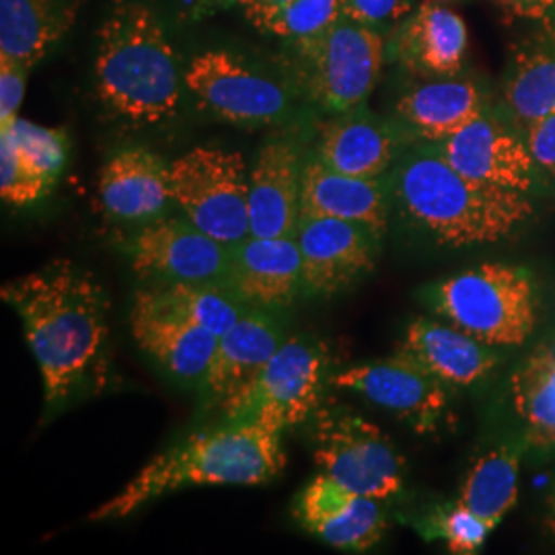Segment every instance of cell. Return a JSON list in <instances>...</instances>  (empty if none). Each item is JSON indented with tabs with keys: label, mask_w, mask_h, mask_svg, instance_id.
Listing matches in <instances>:
<instances>
[{
	"label": "cell",
	"mask_w": 555,
	"mask_h": 555,
	"mask_svg": "<svg viewBox=\"0 0 555 555\" xmlns=\"http://www.w3.org/2000/svg\"><path fill=\"white\" fill-rule=\"evenodd\" d=\"M2 300L17 313L43 383V422L109 385V297L70 259L7 282Z\"/></svg>",
	"instance_id": "cell-1"
},
{
	"label": "cell",
	"mask_w": 555,
	"mask_h": 555,
	"mask_svg": "<svg viewBox=\"0 0 555 555\" xmlns=\"http://www.w3.org/2000/svg\"><path fill=\"white\" fill-rule=\"evenodd\" d=\"M387 190L401 219L444 247L498 243L535 212L529 194L463 176L430 142L397 157Z\"/></svg>",
	"instance_id": "cell-2"
},
{
	"label": "cell",
	"mask_w": 555,
	"mask_h": 555,
	"mask_svg": "<svg viewBox=\"0 0 555 555\" xmlns=\"http://www.w3.org/2000/svg\"><path fill=\"white\" fill-rule=\"evenodd\" d=\"M282 430L261 420H219L153 456L119 494L95 508L91 522L134 515L159 498L188 488L263 486L286 463Z\"/></svg>",
	"instance_id": "cell-3"
},
{
	"label": "cell",
	"mask_w": 555,
	"mask_h": 555,
	"mask_svg": "<svg viewBox=\"0 0 555 555\" xmlns=\"http://www.w3.org/2000/svg\"><path fill=\"white\" fill-rule=\"evenodd\" d=\"M98 38L95 89L101 103L134 126L176 118L185 80L157 13L142 0H114Z\"/></svg>",
	"instance_id": "cell-4"
},
{
	"label": "cell",
	"mask_w": 555,
	"mask_h": 555,
	"mask_svg": "<svg viewBox=\"0 0 555 555\" xmlns=\"http://www.w3.org/2000/svg\"><path fill=\"white\" fill-rule=\"evenodd\" d=\"M424 302L492 348L522 346L535 330V284L527 270L511 263L486 261L435 282L424 291Z\"/></svg>",
	"instance_id": "cell-5"
},
{
	"label": "cell",
	"mask_w": 555,
	"mask_h": 555,
	"mask_svg": "<svg viewBox=\"0 0 555 555\" xmlns=\"http://www.w3.org/2000/svg\"><path fill=\"white\" fill-rule=\"evenodd\" d=\"M293 48L295 87L327 114L364 105L385 62V40L378 29L348 17L315 38L295 41Z\"/></svg>",
	"instance_id": "cell-6"
},
{
	"label": "cell",
	"mask_w": 555,
	"mask_h": 555,
	"mask_svg": "<svg viewBox=\"0 0 555 555\" xmlns=\"http://www.w3.org/2000/svg\"><path fill=\"white\" fill-rule=\"evenodd\" d=\"M319 472L362 496L401 492L405 461L377 424L337 403H321L307 422Z\"/></svg>",
	"instance_id": "cell-7"
},
{
	"label": "cell",
	"mask_w": 555,
	"mask_h": 555,
	"mask_svg": "<svg viewBox=\"0 0 555 555\" xmlns=\"http://www.w3.org/2000/svg\"><path fill=\"white\" fill-rule=\"evenodd\" d=\"M249 171L237 151L196 146L169 163L171 198L183 217L233 247L251 235Z\"/></svg>",
	"instance_id": "cell-8"
},
{
	"label": "cell",
	"mask_w": 555,
	"mask_h": 555,
	"mask_svg": "<svg viewBox=\"0 0 555 555\" xmlns=\"http://www.w3.org/2000/svg\"><path fill=\"white\" fill-rule=\"evenodd\" d=\"M332 377L330 348L318 337L288 334L258 380L222 417L261 420L286 433L318 412Z\"/></svg>",
	"instance_id": "cell-9"
},
{
	"label": "cell",
	"mask_w": 555,
	"mask_h": 555,
	"mask_svg": "<svg viewBox=\"0 0 555 555\" xmlns=\"http://www.w3.org/2000/svg\"><path fill=\"white\" fill-rule=\"evenodd\" d=\"M183 80L208 114L235 126H274L293 112V95L280 80L227 50L194 56Z\"/></svg>",
	"instance_id": "cell-10"
},
{
	"label": "cell",
	"mask_w": 555,
	"mask_h": 555,
	"mask_svg": "<svg viewBox=\"0 0 555 555\" xmlns=\"http://www.w3.org/2000/svg\"><path fill=\"white\" fill-rule=\"evenodd\" d=\"M124 251L134 274L149 284H227L231 247L204 233L188 217L140 224Z\"/></svg>",
	"instance_id": "cell-11"
},
{
	"label": "cell",
	"mask_w": 555,
	"mask_h": 555,
	"mask_svg": "<svg viewBox=\"0 0 555 555\" xmlns=\"http://www.w3.org/2000/svg\"><path fill=\"white\" fill-rule=\"evenodd\" d=\"M307 298H332L350 291L377 266V237L350 220L300 215L297 231Z\"/></svg>",
	"instance_id": "cell-12"
},
{
	"label": "cell",
	"mask_w": 555,
	"mask_h": 555,
	"mask_svg": "<svg viewBox=\"0 0 555 555\" xmlns=\"http://www.w3.org/2000/svg\"><path fill=\"white\" fill-rule=\"evenodd\" d=\"M332 385L391 412L420 435L437 430L449 405L447 385L399 350L396 357L364 362L336 373Z\"/></svg>",
	"instance_id": "cell-13"
},
{
	"label": "cell",
	"mask_w": 555,
	"mask_h": 555,
	"mask_svg": "<svg viewBox=\"0 0 555 555\" xmlns=\"http://www.w3.org/2000/svg\"><path fill=\"white\" fill-rule=\"evenodd\" d=\"M435 146L467 178L525 194H531L535 188L539 165L527 140L508 116H500L488 107Z\"/></svg>",
	"instance_id": "cell-14"
},
{
	"label": "cell",
	"mask_w": 555,
	"mask_h": 555,
	"mask_svg": "<svg viewBox=\"0 0 555 555\" xmlns=\"http://www.w3.org/2000/svg\"><path fill=\"white\" fill-rule=\"evenodd\" d=\"M282 313L249 307L237 323L219 337L208 375L199 385V399L206 412L224 416L238 397L256 380L270 358L288 337Z\"/></svg>",
	"instance_id": "cell-15"
},
{
	"label": "cell",
	"mask_w": 555,
	"mask_h": 555,
	"mask_svg": "<svg viewBox=\"0 0 555 555\" xmlns=\"http://www.w3.org/2000/svg\"><path fill=\"white\" fill-rule=\"evenodd\" d=\"M130 330L140 350L167 377L183 387L199 389L212 364L219 337L160 305L146 288L134 295Z\"/></svg>",
	"instance_id": "cell-16"
},
{
	"label": "cell",
	"mask_w": 555,
	"mask_h": 555,
	"mask_svg": "<svg viewBox=\"0 0 555 555\" xmlns=\"http://www.w3.org/2000/svg\"><path fill=\"white\" fill-rule=\"evenodd\" d=\"M293 516L305 533L341 552H366L387 531L380 500L357 494L321 472L298 492Z\"/></svg>",
	"instance_id": "cell-17"
},
{
	"label": "cell",
	"mask_w": 555,
	"mask_h": 555,
	"mask_svg": "<svg viewBox=\"0 0 555 555\" xmlns=\"http://www.w3.org/2000/svg\"><path fill=\"white\" fill-rule=\"evenodd\" d=\"M227 286L249 307L286 313L305 298L297 238L249 237L231 247Z\"/></svg>",
	"instance_id": "cell-18"
},
{
	"label": "cell",
	"mask_w": 555,
	"mask_h": 555,
	"mask_svg": "<svg viewBox=\"0 0 555 555\" xmlns=\"http://www.w3.org/2000/svg\"><path fill=\"white\" fill-rule=\"evenodd\" d=\"M307 155L297 140L270 139L249 171V229L254 237L295 235Z\"/></svg>",
	"instance_id": "cell-19"
},
{
	"label": "cell",
	"mask_w": 555,
	"mask_h": 555,
	"mask_svg": "<svg viewBox=\"0 0 555 555\" xmlns=\"http://www.w3.org/2000/svg\"><path fill=\"white\" fill-rule=\"evenodd\" d=\"M98 194L101 210L116 222L144 224L160 219L173 204L169 163L144 146L124 149L103 165Z\"/></svg>",
	"instance_id": "cell-20"
},
{
	"label": "cell",
	"mask_w": 555,
	"mask_h": 555,
	"mask_svg": "<svg viewBox=\"0 0 555 555\" xmlns=\"http://www.w3.org/2000/svg\"><path fill=\"white\" fill-rule=\"evenodd\" d=\"M397 151L396 128L369 112L366 105H358L319 126L313 155L339 173L380 179L393 169Z\"/></svg>",
	"instance_id": "cell-21"
},
{
	"label": "cell",
	"mask_w": 555,
	"mask_h": 555,
	"mask_svg": "<svg viewBox=\"0 0 555 555\" xmlns=\"http://www.w3.org/2000/svg\"><path fill=\"white\" fill-rule=\"evenodd\" d=\"M463 17L438 0H426L399 23L393 52L403 68L426 79L456 77L467 56Z\"/></svg>",
	"instance_id": "cell-22"
},
{
	"label": "cell",
	"mask_w": 555,
	"mask_h": 555,
	"mask_svg": "<svg viewBox=\"0 0 555 555\" xmlns=\"http://www.w3.org/2000/svg\"><path fill=\"white\" fill-rule=\"evenodd\" d=\"M389 190L380 179L354 178L307 155L300 183V215L350 220L385 237L389 227Z\"/></svg>",
	"instance_id": "cell-23"
},
{
	"label": "cell",
	"mask_w": 555,
	"mask_h": 555,
	"mask_svg": "<svg viewBox=\"0 0 555 555\" xmlns=\"http://www.w3.org/2000/svg\"><path fill=\"white\" fill-rule=\"evenodd\" d=\"M492 346L438 319L417 318L408 325L399 352L414 358L447 387H474L496 369Z\"/></svg>",
	"instance_id": "cell-24"
},
{
	"label": "cell",
	"mask_w": 555,
	"mask_h": 555,
	"mask_svg": "<svg viewBox=\"0 0 555 555\" xmlns=\"http://www.w3.org/2000/svg\"><path fill=\"white\" fill-rule=\"evenodd\" d=\"M486 107L476 82L459 77L430 79L405 91L396 103L397 124L416 142L453 137Z\"/></svg>",
	"instance_id": "cell-25"
},
{
	"label": "cell",
	"mask_w": 555,
	"mask_h": 555,
	"mask_svg": "<svg viewBox=\"0 0 555 555\" xmlns=\"http://www.w3.org/2000/svg\"><path fill=\"white\" fill-rule=\"evenodd\" d=\"M85 0H0V56L29 70L64 40Z\"/></svg>",
	"instance_id": "cell-26"
},
{
	"label": "cell",
	"mask_w": 555,
	"mask_h": 555,
	"mask_svg": "<svg viewBox=\"0 0 555 555\" xmlns=\"http://www.w3.org/2000/svg\"><path fill=\"white\" fill-rule=\"evenodd\" d=\"M506 116L522 134L555 112V25L525 41L515 52L506 85Z\"/></svg>",
	"instance_id": "cell-27"
},
{
	"label": "cell",
	"mask_w": 555,
	"mask_h": 555,
	"mask_svg": "<svg viewBox=\"0 0 555 555\" xmlns=\"http://www.w3.org/2000/svg\"><path fill=\"white\" fill-rule=\"evenodd\" d=\"M520 453L515 444H500L477 456L459 490V502L496 527L518 498Z\"/></svg>",
	"instance_id": "cell-28"
},
{
	"label": "cell",
	"mask_w": 555,
	"mask_h": 555,
	"mask_svg": "<svg viewBox=\"0 0 555 555\" xmlns=\"http://www.w3.org/2000/svg\"><path fill=\"white\" fill-rule=\"evenodd\" d=\"M516 416L531 447H555V346H543L511 378Z\"/></svg>",
	"instance_id": "cell-29"
},
{
	"label": "cell",
	"mask_w": 555,
	"mask_h": 555,
	"mask_svg": "<svg viewBox=\"0 0 555 555\" xmlns=\"http://www.w3.org/2000/svg\"><path fill=\"white\" fill-rule=\"evenodd\" d=\"M146 293L181 318L220 337L227 334L249 305L227 284H149Z\"/></svg>",
	"instance_id": "cell-30"
},
{
	"label": "cell",
	"mask_w": 555,
	"mask_h": 555,
	"mask_svg": "<svg viewBox=\"0 0 555 555\" xmlns=\"http://www.w3.org/2000/svg\"><path fill=\"white\" fill-rule=\"evenodd\" d=\"M54 183L25 159L17 142L0 130V196L9 206H31L48 196Z\"/></svg>",
	"instance_id": "cell-31"
},
{
	"label": "cell",
	"mask_w": 555,
	"mask_h": 555,
	"mask_svg": "<svg viewBox=\"0 0 555 555\" xmlns=\"http://www.w3.org/2000/svg\"><path fill=\"white\" fill-rule=\"evenodd\" d=\"M428 539H442L451 554H476L494 531V525L472 513L459 500L444 504L426 518V525L420 527Z\"/></svg>",
	"instance_id": "cell-32"
},
{
	"label": "cell",
	"mask_w": 555,
	"mask_h": 555,
	"mask_svg": "<svg viewBox=\"0 0 555 555\" xmlns=\"http://www.w3.org/2000/svg\"><path fill=\"white\" fill-rule=\"evenodd\" d=\"M0 130H7L13 137L25 159L29 160L41 176H46L52 183L59 181L68 157V139L64 130L40 126L25 118H17L11 126Z\"/></svg>",
	"instance_id": "cell-33"
},
{
	"label": "cell",
	"mask_w": 555,
	"mask_h": 555,
	"mask_svg": "<svg viewBox=\"0 0 555 555\" xmlns=\"http://www.w3.org/2000/svg\"><path fill=\"white\" fill-rule=\"evenodd\" d=\"M341 17V0H293L266 34L295 43L327 31Z\"/></svg>",
	"instance_id": "cell-34"
},
{
	"label": "cell",
	"mask_w": 555,
	"mask_h": 555,
	"mask_svg": "<svg viewBox=\"0 0 555 555\" xmlns=\"http://www.w3.org/2000/svg\"><path fill=\"white\" fill-rule=\"evenodd\" d=\"M412 11L414 0H341L344 17L375 29L401 23Z\"/></svg>",
	"instance_id": "cell-35"
},
{
	"label": "cell",
	"mask_w": 555,
	"mask_h": 555,
	"mask_svg": "<svg viewBox=\"0 0 555 555\" xmlns=\"http://www.w3.org/2000/svg\"><path fill=\"white\" fill-rule=\"evenodd\" d=\"M29 68L21 62L0 56V128L20 118V107L27 91Z\"/></svg>",
	"instance_id": "cell-36"
},
{
	"label": "cell",
	"mask_w": 555,
	"mask_h": 555,
	"mask_svg": "<svg viewBox=\"0 0 555 555\" xmlns=\"http://www.w3.org/2000/svg\"><path fill=\"white\" fill-rule=\"evenodd\" d=\"M525 140L539 169L555 179V112L535 121L525 132Z\"/></svg>",
	"instance_id": "cell-37"
},
{
	"label": "cell",
	"mask_w": 555,
	"mask_h": 555,
	"mask_svg": "<svg viewBox=\"0 0 555 555\" xmlns=\"http://www.w3.org/2000/svg\"><path fill=\"white\" fill-rule=\"evenodd\" d=\"M513 20L533 21L541 27H554L555 0H494Z\"/></svg>",
	"instance_id": "cell-38"
},
{
	"label": "cell",
	"mask_w": 555,
	"mask_h": 555,
	"mask_svg": "<svg viewBox=\"0 0 555 555\" xmlns=\"http://www.w3.org/2000/svg\"><path fill=\"white\" fill-rule=\"evenodd\" d=\"M293 0H247V4L243 7L247 20L251 21L258 29L263 34L268 31V27L272 25V21L291 4Z\"/></svg>",
	"instance_id": "cell-39"
},
{
	"label": "cell",
	"mask_w": 555,
	"mask_h": 555,
	"mask_svg": "<svg viewBox=\"0 0 555 555\" xmlns=\"http://www.w3.org/2000/svg\"><path fill=\"white\" fill-rule=\"evenodd\" d=\"M204 7H212V9H220V7H231V4H238L245 7L247 0H199Z\"/></svg>",
	"instance_id": "cell-40"
},
{
	"label": "cell",
	"mask_w": 555,
	"mask_h": 555,
	"mask_svg": "<svg viewBox=\"0 0 555 555\" xmlns=\"http://www.w3.org/2000/svg\"><path fill=\"white\" fill-rule=\"evenodd\" d=\"M552 515H554V520H555V492H554V496H552Z\"/></svg>",
	"instance_id": "cell-41"
},
{
	"label": "cell",
	"mask_w": 555,
	"mask_h": 555,
	"mask_svg": "<svg viewBox=\"0 0 555 555\" xmlns=\"http://www.w3.org/2000/svg\"><path fill=\"white\" fill-rule=\"evenodd\" d=\"M438 2H453V0H438Z\"/></svg>",
	"instance_id": "cell-42"
}]
</instances>
